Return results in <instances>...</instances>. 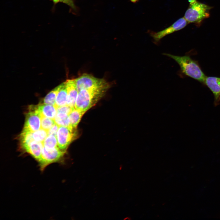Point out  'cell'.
<instances>
[{
  "instance_id": "1",
  "label": "cell",
  "mask_w": 220,
  "mask_h": 220,
  "mask_svg": "<svg viewBox=\"0 0 220 220\" xmlns=\"http://www.w3.org/2000/svg\"><path fill=\"white\" fill-rule=\"evenodd\" d=\"M109 87V84L106 81L90 88L80 90L75 107L86 112L97 103Z\"/></svg>"
},
{
  "instance_id": "2",
  "label": "cell",
  "mask_w": 220,
  "mask_h": 220,
  "mask_svg": "<svg viewBox=\"0 0 220 220\" xmlns=\"http://www.w3.org/2000/svg\"><path fill=\"white\" fill-rule=\"evenodd\" d=\"M175 60L179 65L181 71L185 75L204 83L206 76L202 71L198 62L189 56H175L164 53Z\"/></svg>"
},
{
  "instance_id": "3",
  "label": "cell",
  "mask_w": 220,
  "mask_h": 220,
  "mask_svg": "<svg viewBox=\"0 0 220 220\" xmlns=\"http://www.w3.org/2000/svg\"><path fill=\"white\" fill-rule=\"evenodd\" d=\"M212 8V7L196 0L189 3L184 17L189 23L200 26L204 20L210 16V11Z\"/></svg>"
},
{
  "instance_id": "4",
  "label": "cell",
  "mask_w": 220,
  "mask_h": 220,
  "mask_svg": "<svg viewBox=\"0 0 220 220\" xmlns=\"http://www.w3.org/2000/svg\"><path fill=\"white\" fill-rule=\"evenodd\" d=\"M65 152L58 147L48 148L43 146L41 158L38 162L41 170L43 171L50 164L60 161Z\"/></svg>"
},
{
  "instance_id": "5",
  "label": "cell",
  "mask_w": 220,
  "mask_h": 220,
  "mask_svg": "<svg viewBox=\"0 0 220 220\" xmlns=\"http://www.w3.org/2000/svg\"><path fill=\"white\" fill-rule=\"evenodd\" d=\"M75 129L71 127L59 126L56 137L58 147L61 150L66 151L71 142L76 137Z\"/></svg>"
},
{
  "instance_id": "6",
  "label": "cell",
  "mask_w": 220,
  "mask_h": 220,
  "mask_svg": "<svg viewBox=\"0 0 220 220\" xmlns=\"http://www.w3.org/2000/svg\"><path fill=\"white\" fill-rule=\"evenodd\" d=\"M189 23L184 17H182L178 19L170 26L163 30L157 32L150 31V34L154 42L156 43H158L165 36L183 29Z\"/></svg>"
},
{
  "instance_id": "7",
  "label": "cell",
  "mask_w": 220,
  "mask_h": 220,
  "mask_svg": "<svg viewBox=\"0 0 220 220\" xmlns=\"http://www.w3.org/2000/svg\"><path fill=\"white\" fill-rule=\"evenodd\" d=\"M27 114L23 130L34 132L41 127V116L35 106L30 107Z\"/></svg>"
},
{
  "instance_id": "8",
  "label": "cell",
  "mask_w": 220,
  "mask_h": 220,
  "mask_svg": "<svg viewBox=\"0 0 220 220\" xmlns=\"http://www.w3.org/2000/svg\"><path fill=\"white\" fill-rule=\"evenodd\" d=\"M75 80L76 88L79 92L82 90L90 88L106 81L104 79L97 78L86 73L83 74L75 79Z\"/></svg>"
},
{
  "instance_id": "9",
  "label": "cell",
  "mask_w": 220,
  "mask_h": 220,
  "mask_svg": "<svg viewBox=\"0 0 220 220\" xmlns=\"http://www.w3.org/2000/svg\"><path fill=\"white\" fill-rule=\"evenodd\" d=\"M204 83L214 95L215 105H218L220 102V77L206 76Z\"/></svg>"
},
{
  "instance_id": "10",
  "label": "cell",
  "mask_w": 220,
  "mask_h": 220,
  "mask_svg": "<svg viewBox=\"0 0 220 220\" xmlns=\"http://www.w3.org/2000/svg\"><path fill=\"white\" fill-rule=\"evenodd\" d=\"M66 82L68 91L67 105L74 108L79 92L75 79H68Z\"/></svg>"
},
{
  "instance_id": "11",
  "label": "cell",
  "mask_w": 220,
  "mask_h": 220,
  "mask_svg": "<svg viewBox=\"0 0 220 220\" xmlns=\"http://www.w3.org/2000/svg\"><path fill=\"white\" fill-rule=\"evenodd\" d=\"M43 145L42 142L33 141L24 150L30 154L38 162L41 157Z\"/></svg>"
},
{
  "instance_id": "12",
  "label": "cell",
  "mask_w": 220,
  "mask_h": 220,
  "mask_svg": "<svg viewBox=\"0 0 220 220\" xmlns=\"http://www.w3.org/2000/svg\"><path fill=\"white\" fill-rule=\"evenodd\" d=\"M35 106L41 116L54 119L57 113V108L55 106L43 103Z\"/></svg>"
},
{
  "instance_id": "13",
  "label": "cell",
  "mask_w": 220,
  "mask_h": 220,
  "mask_svg": "<svg viewBox=\"0 0 220 220\" xmlns=\"http://www.w3.org/2000/svg\"><path fill=\"white\" fill-rule=\"evenodd\" d=\"M68 96L66 81L60 84V88L56 99L55 106L56 107L67 105Z\"/></svg>"
},
{
  "instance_id": "14",
  "label": "cell",
  "mask_w": 220,
  "mask_h": 220,
  "mask_svg": "<svg viewBox=\"0 0 220 220\" xmlns=\"http://www.w3.org/2000/svg\"><path fill=\"white\" fill-rule=\"evenodd\" d=\"M85 112L84 111L76 108L75 107L74 108L72 111L68 115L71 127L73 129H76L82 116Z\"/></svg>"
},
{
  "instance_id": "15",
  "label": "cell",
  "mask_w": 220,
  "mask_h": 220,
  "mask_svg": "<svg viewBox=\"0 0 220 220\" xmlns=\"http://www.w3.org/2000/svg\"><path fill=\"white\" fill-rule=\"evenodd\" d=\"M54 120L59 126L71 127L68 115L65 113L57 112Z\"/></svg>"
},
{
  "instance_id": "16",
  "label": "cell",
  "mask_w": 220,
  "mask_h": 220,
  "mask_svg": "<svg viewBox=\"0 0 220 220\" xmlns=\"http://www.w3.org/2000/svg\"><path fill=\"white\" fill-rule=\"evenodd\" d=\"M33 132L23 130L20 135V141L22 148L24 150L28 145L34 141L32 136Z\"/></svg>"
},
{
  "instance_id": "17",
  "label": "cell",
  "mask_w": 220,
  "mask_h": 220,
  "mask_svg": "<svg viewBox=\"0 0 220 220\" xmlns=\"http://www.w3.org/2000/svg\"><path fill=\"white\" fill-rule=\"evenodd\" d=\"M60 88V85L50 91L44 97L43 103L55 105L56 99Z\"/></svg>"
},
{
  "instance_id": "18",
  "label": "cell",
  "mask_w": 220,
  "mask_h": 220,
  "mask_svg": "<svg viewBox=\"0 0 220 220\" xmlns=\"http://www.w3.org/2000/svg\"><path fill=\"white\" fill-rule=\"evenodd\" d=\"M43 146L48 148H53L58 147L56 136L48 135L42 142Z\"/></svg>"
},
{
  "instance_id": "19",
  "label": "cell",
  "mask_w": 220,
  "mask_h": 220,
  "mask_svg": "<svg viewBox=\"0 0 220 220\" xmlns=\"http://www.w3.org/2000/svg\"><path fill=\"white\" fill-rule=\"evenodd\" d=\"M48 135L47 131L41 128L32 133L34 140L40 142H42Z\"/></svg>"
},
{
  "instance_id": "20",
  "label": "cell",
  "mask_w": 220,
  "mask_h": 220,
  "mask_svg": "<svg viewBox=\"0 0 220 220\" xmlns=\"http://www.w3.org/2000/svg\"><path fill=\"white\" fill-rule=\"evenodd\" d=\"M54 119L41 116V128L48 131L55 124Z\"/></svg>"
},
{
  "instance_id": "21",
  "label": "cell",
  "mask_w": 220,
  "mask_h": 220,
  "mask_svg": "<svg viewBox=\"0 0 220 220\" xmlns=\"http://www.w3.org/2000/svg\"><path fill=\"white\" fill-rule=\"evenodd\" d=\"M74 108L67 105L58 107L57 108V112L64 113L69 115Z\"/></svg>"
},
{
  "instance_id": "22",
  "label": "cell",
  "mask_w": 220,
  "mask_h": 220,
  "mask_svg": "<svg viewBox=\"0 0 220 220\" xmlns=\"http://www.w3.org/2000/svg\"><path fill=\"white\" fill-rule=\"evenodd\" d=\"M59 126L56 123L47 131L48 135H53L56 136Z\"/></svg>"
},
{
  "instance_id": "23",
  "label": "cell",
  "mask_w": 220,
  "mask_h": 220,
  "mask_svg": "<svg viewBox=\"0 0 220 220\" xmlns=\"http://www.w3.org/2000/svg\"><path fill=\"white\" fill-rule=\"evenodd\" d=\"M55 3L61 2L69 5L73 8H75L73 0H52Z\"/></svg>"
},
{
  "instance_id": "24",
  "label": "cell",
  "mask_w": 220,
  "mask_h": 220,
  "mask_svg": "<svg viewBox=\"0 0 220 220\" xmlns=\"http://www.w3.org/2000/svg\"><path fill=\"white\" fill-rule=\"evenodd\" d=\"M139 0H130V1L134 3H136L138 2Z\"/></svg>"
}]
</instances>
